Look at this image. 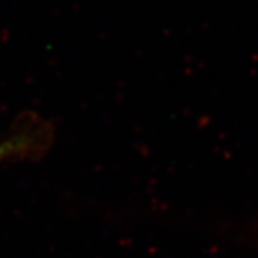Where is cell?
Here are the masks:
<instances>
[{
  "label": "cell",
  "instance_id": "1",
  "mask_svg": "<svg viewBox=\"0 0 258 258\" xmlns=\"http://www.w3.org/2000/svg\"><path fill=\"white\" fill-rule=\"evenodd\" d=\"M37 141L32 138L30 134H19L12 137L8 141L0 144V162L9 158L18 157L20 154H28L30 148L36 144Z\"/></svg>",
  "mask_w": 258,
  "mask_h": 258
}]
</instances>
